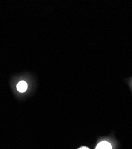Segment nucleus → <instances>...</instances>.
<instances>
[{
  "mask_svg": "<svg viewBox=\"0 0 132 149\" xmlns=\"http://www.w3.org/2000/svg\"><path fill=\"white\" fill-rule=\"evenodd\" d=\"M95 149H112V146L109 142L102 141L97 146Z\"/></svg>",
  "mask_w": 132,
  "mask_h": 149,
  "instance_id": "nucleus-1",
  "label": "nucleus"
},
{
  "mask_svg": "<svg viewBox=\"0 0 132 149\" xmlns=\"http://www.w3.org/2000/svg\"><path fill=\"white\" fill-rule=\"evenodd\" d=\"M28 88V84L25 81H20L17 84V90L20 93H24Z\"/></svg>",
  "mask_w": 132,
  "mask_h": 149,
  "instance_id": "nucleus-2",
  "label": "nucleus"
},
{
  "mask_svg": "<svg viewBox=\"0 0 132 149\" xmlns=\"http://www.w3.org/2000/svg\"><path fill=\"white\" fill-rule=\"evenodd\" d=\"M79 149H89V148L87 147H82L79 148Z\"/></svg>",
  "mask_w": 132,
  "mask_h": 149,
  "instance_id": "nucleus-3",
  "label": "nucleus"
}]
</instances>
